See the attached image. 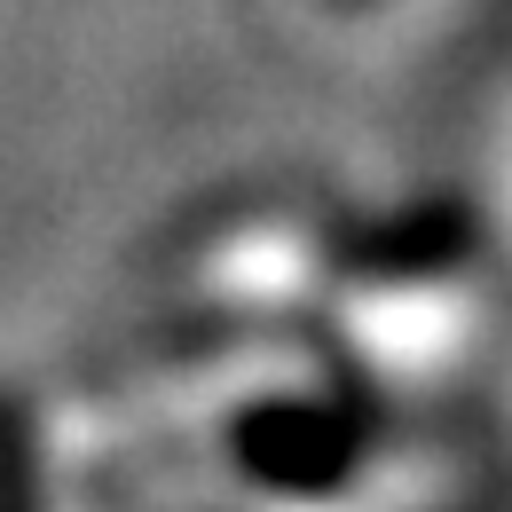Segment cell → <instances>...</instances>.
<instances>
[{
	"mask_svg": "<svg viewBox=\"0 0 512 512\" xmlns=\"http://www.w3.org/2000/svg\"><path fill=\"white\" fill-rule=\"evenodd\" d=\"M465 245H473V229H465L457 205H418V213H402L386 229H363L347 245V260L371 284H410V276H449L465 260Z\"/></svg>",
	"mask_w": 512,
	"mask_h": 512,
	"instance_id": "cell-2",
	"label": "cell"
},
{
	"mask_svg": "<svg viewBox=\"0 0 512 512\" xmlns=\"http://www.w3.org/2000/svg\"><path fill=\"white\" fill-rule=\"evenodd\" d=\"M323 8H363V0H323Z\"/></svg>",
	"mask_w": 512,
	"mask_h": 512,
	"instance_id": "cell-3",
	"label": "cell"
},
{
	"mask_svg": "<svg viewBox=\"0 0 512 512\" xmlns=\"http://www.w3.org/2000/svg\"><path fill=\"white\" fill-rule=\"evenodd\" d=\"M229 457L284 497H323L355 473L363 418L347 402H323V394H268L229 426Z\"/></svg>",
	"mask_w": 512,
	"mask_h": 512,
	"instance_id": "cell-1",
	"label": "cell"
}]
</instances>
